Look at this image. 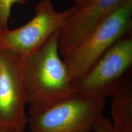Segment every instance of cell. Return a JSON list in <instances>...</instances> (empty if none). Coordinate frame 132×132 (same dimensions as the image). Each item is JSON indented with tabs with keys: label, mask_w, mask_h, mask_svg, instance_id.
I'll return each mask as SVG.
<instances>
[{
	"label": "cell",
	"mask_w": 132,
	"mask_h": 132,
	"mask_svg": "<svg viewBox=\"0 0 132 132\" xmlns=\"http://www.w3.org/2000/svg\"><path fill=\"white\" fill-rule=\"evenodd\" d=\"M60 30L37 50L24 57L23 76L29 116L41 113L75 92L59 54Z\"/></svg>",
	"instance_id": "cell-1"
},
{
	"label": "cell",
	"mask_w": 132,
	"mask_h": 132,
	"mask_svg": "<svg viewBox=\"0 0 132 132\" xmlns=\"http://www.w3.org/2000/svg\"><path fill=\"white\" fill-rule=\"evenodd\" d=\"M132 0H124L63 59L71 82L85 74L116 42L131 35Z\"/></svg>",
	"instance_id": "cell-2"
},
{
	"label": "cell",
	"mask_w": 132,
	"mask_h": 132,
	"mask_svg": "<svg viewBox=\"0 0 132 132\" xmlns=\"http://www.w3.org/2000/svg\"><path fill=\"white\" fill-rule=\"evenodd\" d=\"M106 102L75 92L35 116L28 117L30 132H92Z\"/></svg>",
	"instance_id": "cell-3"
},
{
	"label": "cell",
	"mask_w": 132,
	"mask_h": 132,
	"mask_svg": "<svg viewBox=\"0 0 132 132\" xmlns=\"http://www.w3.org/2000/svg\"><path fill=\"white\" fill-rule=\"evenodd\" d=\"M131 67L132 36L129 35L116 42L86 73L72 81V86L81 95L105 100L131 75Z\"/></svg>",
	"instance_id": "cell-4"
},
{
	"label": "cell",
	"mask_w": 132,
	"mask_h": 132,
	"mask_svg": "<svg viewBox=\"0 0 132 132\" xmlns=\"http://www.w3.org/2000/svg\"><path fill=\"white\" fill-rule=\"evenodd\" d=\"M75 9L73 5L67 10L57 11L53 0H40L28 22L16 29L0 31V50L28 56L60 30Z\"/></svg>",
	"instance_id": "cell-5"
},
{
	"label": "cell",
	"mask_w": 132,
	"mask_h": 132,
	"mask_svg": "<svg viewBox=\"0 0 132 132\" xmlns=\"http://www.w3.org/2000/svg\"><path fill=\"white\" fill-rule=\"evenodd\" d=\"M24 57L0 50V127L24 132L28 104L23 76Z\"/></svg>",
	"instance_id": "cell-6"
},
{
	"label": "cell",
	"mask_w": 132,
	"mask_h": 132,
	"mask_svg": "<svg viewBox=\"0 0 132 132\" xmlns=\"http://www.w3.org/2000/svg\"><path fill=\"white\" fill-rule=\"evenodd\" d=\"M124 0H92L85 7L77 9L69 16L59 32V52L67 56L79 42Z\"/></svg>",
	"instance_id": "cell-7"
},
{
	"label": "cell",
	"mask_w": 132,
	"mask_h": 132,
	"mask_svg": "<svg viewBox=\"0 0 132 132\" xmlns=\"http://www.w3.org/2000/svg\"><path fill=\"white\" fill-rule=\"evenodd\" d=\"M112 96L111 114L116 132H132L131 75L119 86Z\"/></svg>",
	"instance_id": "cell-8"
},
{
	"label": "cell",
	"mask_w": 132,
	"mask_h": 132,
	"mask_svg": "<svg viewBox=\"0 0 132 132\" xmlns=\"http://www.w3.org/2000/svg\"><path fill=\"white\" fill-rule=\"evenodd\" d=\"M27 0H0V31L9 29L8 23L11 9L15 3L21 4Z\"/></svg>",
	"instance_id": "cell-9"
},
{
	"label": "cell",
	"mask_w": 132,
	"mask_h": 132,
	"mask_svg": "<svg viewBox=\"0 0 132 132\" xmlns=\"http://www.w3.org/2000/svg\"><path fill=\"white\" fill-rule=\"evenodd\" d=\"M94 131L95 132H116L114 129L113 123L109 119L103 116L97 122L94 127Z\"/></svg>",
	"instance_id": "cell-10"
},
{
	"label": "cell",
	"mask_w": 132,
	"mask_h": 132,
	"mask_svg": "<svg viewBox=\"0 0 132 132\" xmlns=\"http://www.w3.org/2000/svg\"><path fill=\"white\" fill-rule=\"evenodd\" d=\"M92 0H73L74 6L77 9H81L85 7Z\"/></svg>",
	"instance_id": "cell-11"
},
{
	"label": "cell",
	"mask_w": 132,
	"mask_h": 132,
	"mask_svg": "<svg viewBox=\"0 0 132 132\" xmlns=\"http://www.w3.org/2000/svg\"><path fill=\"white\" fill-rule=\"evenodd\" d=\"M0 132H10V131H7V130H5V129H4V128L0 127Z\"/></svg>",
	"instance_id": "cell-12"
}]
</instances>
